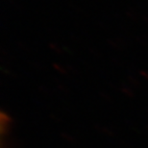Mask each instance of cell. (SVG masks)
I'll return each mask as SVG.
<instances>
[]
</instances>
